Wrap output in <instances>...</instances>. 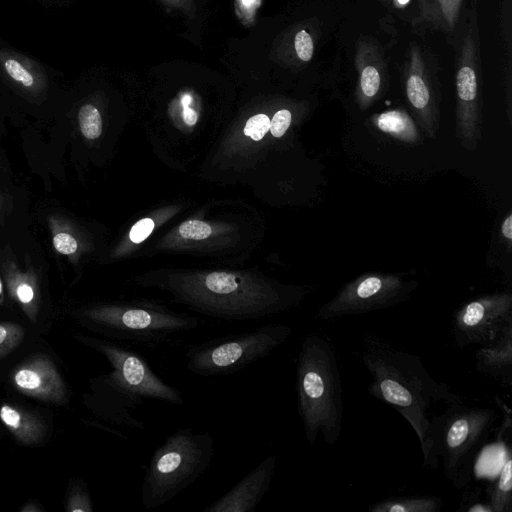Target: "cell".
<instances>
[{
  "instance_id": "cell-1",
  "label": "cell",
  "mask_w": 512,
  "mask_h": 512,
  "mask_svg": "<svg viewBox=\"0 0 512 512\" xmlns=\"http://www.w3.org/2000/svg\"><path fill=\"white\" fill-rule=\"evenodd\" d=\"M360 360L371 378L368 393L393 407L411 425L421 445L423 465L436 469L439 461L431 440L429 410L434 404H459L465 398L436 381L419 356L377 335L368 333L363 337Z\"/></svg>"
},
{
  "instance_id": "cell-2",
  "label": "cell",
  "mask_w": 512,
  "mask_h": 512,
  "mask_svg": "<svg viewBox=\"0 0 512 512\" xmlns=\"http://www.w3.org/2000/svg\"><path fill=\"white\" fill-rule=\"evenodd\" d=\"M295 388L308 444L314 445L321 434L328 445L334 446L342 430L343 388L337 353L327 337L311 333L302 341Z\"/></svg>"
},
{
  "instance_id": "cell-3",
  "label": "cell",
  "mask_w": 512,
  "mask_h": 512,
  "mask_svg": "<svg viewBox=\"0 0 512 512\" xmlns=\"http://www.w3.org/2000/svg\"><path fill=\"white\" fill-rule=\"evenodd\" d=\"M85 343L99 351L112 370L99 378L104 412L114 423L144 429L145 423L131 414L145 399L171 405L184 404L182 392L162 380L147 360L130 347L114 341L88 338Z\"/></svg>"
},
{
  "instance_id": "cell-4",
  "label": "cell",
  "mask_w": 512,
  "mask_h": 512,
  "mask_svg": "<svg viewBox=\"0 0 512 512\" xmlns=\"http://www.w3.org/2000/svg\"><path fill=\"white\" fill-rule=\"evenodd\" d=\"M215 439L210 432L181 428L152 453L140 491L141 504L156 509L194 484L212 463Z\"/></svg>"
},
{
  "instance_id": "cell-5",
  "label": "cell",
  "mask_w": 512,
  "mask_h": 512,
  "mask_svg": "<svg viewBox=\"0 0 512 512\" xmlns=\"http://www.w3.org/2000/svg\"><path fill=\"white\" fill-rule=\"evenodd\" d=\"M497 419L489 407L469 406L465 402L447 405L431 418L434 454L441 461L444 475L461 489L470 482L476 459L486 445Z\"/></svg>"
},
{
  "instance_id": "cell-6",
  "label": "cell",
  "mask_w": 512,
  "mask_h": 512,
  "mask_svg": "<svg viewBox=\"0 0 512 512\" xmlns=\"http://www.w3.org/2000/svg\"><path fill=\"white\" fill-rule=\"evenodd\" d=\"M292 332L287 324L271 323L250 331L211 338L186 349L185 367L202 377L233 374L271 354L291 337Z\"/></svg>"
},
{
  "instance_id": "cell-7",
  "label": "cell",
  "mask_w": 512,
  "mask_h": 512,
  "mask_svg": "<svg viewBox=\"0 0 512 512\" xmlns=\"http://www.w3.org/2000/svg\"><path fill=\"white\" fill-rule=\"evenodd\" d=\"M84 316L91 327L109 338L151 347L172 342L175 336L199 326L193 316L142 304L97 307Z\"/></svg>"
},
{
  "instance_id": "cell-8",
  "label": "cell",
  "mask_w": 512,
  "mask_h": 512,
  "mask_svg": "<svg viewBox=\"0 0 512 512\" xmlns=\"http://www.w3.org/2000/svg\"><path fill=\"white\" fill-rule=\"evenodd\" d=\"M414 288L399 276L367 274L346 284L318 311L323 320L385 309L407 299Z\"/></svg>"
},
{
  "instance_id": "cell-9",
  "label": "cell",
  "mask_w": 512,
  "mask_h": 512,
  "mask_svg": "<svg viewBox=\"0 0 512 512\" xmlns=\"http://www.w3.org/2000/svg\"><path fill=\"white\" fill-rule=\"evenodd\" d=\"M512 323V294L493 293L463 304L453 316L451 332L456 345L464 349L493 340Z\"/></svg>"
},
{
  "instance_id": "cell-10",
  "label": "cell",
  "mask_w": 512,
  "mask_h": 512,
  "mask_svg": "<svg viewBox=\"0 0 512 512\" xmlns=\"http://www.w3.org/2000/svg\"><path fill=\"white\" fill-rule=\"evenodd\" d=\"M456 133L462 146L475 150L481 139V106L476 73V47L471 34L461 46L456 72Z\"/></svg>"
},
{
  "instance_id": "cell-11",
  "label": "cell",
  "mask_w": 512,
  "mask_h": 512,
  "mask_svg": "<svg viewBox=\"0 0 512 512\" xmlns=\"http://www.w3.org/2000/svg\"><path fill=\"white\" fill-rule=\"evenodd\" d=\"M276 460V454L267 455L235 486L205 507L203 512H253L269 490Z\"/></svg>"
},
{
  "instance_id": "cell-12",
  "label": "cell",
  "mask_w": 512,
  "mask_h": 512,
  "mask_svg": "<svg viewBox=\"0 0 512 512\" xmlns=\"http://www.w3.org/2000/svg\"><path fill=\"white\" fill-rule=\"evenodd\" d=\"M17 391L54 404L64 403L66 387L56 365L46 356L34 357L18 366L11 376Z\"/></svg>"
},
{
  "instance_id": "cell-13",
  "label": "cell",
  "mask_w": 512,
  "mask_h": 512,
  "mask_svg": "<svg viewBox=\"0 0 512 512\" xmlns=\"http://www.w3.org/2000/svg\"><path fill=\"white\" fill-rule=\"evenodd\" d=\"M407 99L416 113L421 126L430 137H435L439 126L436 97L429 80L424 61L417 46L410 50L405 76Z\"/></svg>"
},
{
  "instance_id": "cell-14",
  "label": "cell",
  "mask_w": 512,
  "mask_h": 512,
  "mask_svg": "<svg viewBox=\"0 0 512 512\" xmlns=\"http://www.w3.org/2000/svg\"><path fill=\"white\" fill-rule=\"evenodd\" d=\"M475 352L477 372L512 385V323L507 324L490 342L478 346Z\"/></svg>"
},
{
  "instance_id": "cell-15",
  "label": "cell",
  "mask_w": 512,
  "mask_h": 512,
  "mask_svg": "<svg viewBox=\"0 0 512 512\" xmlns=\"http://www.w3.org/2000/svg\"><path fill=\"white\" fill-rule=\"evenodd\" d=\"M355 65L358 72L357 100L365 109L378 96L384 77V64L376 47L367 41L359 42Z\"/></svg>"
},
{
  "instance_id": "cell-16",
  "label": "cell",
  "mask_w": 512,
  "mask_h": 512,
  "mask_svg": "<svg viewBox=\"0 0 512 512\" xmlns=\"http://www.w3.org/2000/svg\"><path fill=\"white\" fill-rule=\"evenodd\" d=\"M512 423L504 421L497 440L504 450V461L498 475L485 488V499L493 512L512 511Z\"/></svg>"
},
{
  "instance_id": "cell-17",
  "label": "cell",
  "mask_w": 512,
  "mask_h": 512,
  "mask_svg": "<svg viewBox=\"0 0 512 512\" xmlns=\"http://www.w3.org/2000/svg\"><path fill=\"white\" fill-rule=\"evenodd\" d=\"M0 420L14 438L24 445L38 444L45 433L42 421L18 406L1 405Z\"/></svg>"
},
{
  "instance_id": "cell-18",
  "label": "cell",
  "mask_w": 512,
  "mask_h": 512,
  "mask_svg": "<svg viewBox=\"0 0 512 512\" xmlns=\"http://www.w3.org/2000/svg\"><path fill=\"white\" fill-rule=\"evenodd\" d=\"M462 0H419V18L431 26L452 32L457 25Z\"/></svg>"
},
{
  "instance_id": "cell-19",
  "label": "cell",
  "mask_w": 512,
  "mask_h": 512,
  "mask_svg": "<svg viewBox=\"0 0 512 512\" xmlns=\"http://www.w3.org/2000/svg\"><path fill=\"white\" fill-rule=\"evenodd\" d=\"M443 507L441 497L435 495H410L388 497L369 506L370 512H438Z\"/></svg>"
},
{
  "instance_id": "cell-20",
  "label": "cell",
  "mask_w": 512,
  "mask_h": 512,
  "mask_svg": "<svg viewBox=\"0 0 512 512\" xmlns=\"http://www.w3.org/2000/svg\"><path fill=\"white\" fill-rule=\"evenodd\" d=\"M374 125L390 136L407 143H416L419 133L413 119L400 109L389 110L373 117Z\"/></svg>"
},
{
  "instance_id": "cell-21",
  "label": "cell",
  "mask_w": 512,
  "mask_h": 512,
  "mask_svg": "<svg viewBox=\"0 0 512 512\" xmlns=\"http://www.w3.org/2000/svg\"><path fill=\"white\" fill-rule=\"evenodd\" d=\"M78 121L85 138L94 140L101 135L102 120L95 106L91 104L83 105L79 110Z\"/></svg>"
},
{
  "instance_id": "cell-22",
  "label": "cell",
  "mask_w": 512,
  "mask_h": 512,
  "mask_svg": "<svg viewBox=\"0 0 512 512\" xmlns=\"http://www.w3.org/2000/svg\"><path fill=\"white\" fill-rule=\"evenodd\" d=\"M25 335L24 328L16 323H0V358L19 346Z\"/></svg>"
},
{
  "instance_id": "cell-23",
  "label": "cell",
  "mask_w": 512,
  "mask_h": 512,
  "mask_svg": "<svg viewBox=\"0 0 512 512\" xmlns=\"http://www.w3.org/2000/svg\"><path fill=\"white\" fill-rule=\"evenodd\" d=\"M457 511L465 512H493L487 500L482 498L479 487H471L462 495Z\"/></svg>"
},
{
  "instance_id": "cell-24",
  "label": "cell",
  "mask_w": 512,
  "mask_h": 512,
  "mask_svg": "<svg viewBox=\"0 0 512 512\" xmlns=\"http://www.w3.org/2000/svg\"><path fill=\"white\" fill-rule=\"evenodd\" d=\"M270 129V119L265 114L252 116L246 122L244 134L255 141L261 140Z\"/></svg>"
},
{
  "instance_id": "cell-25",
  "label": "cell",
  "mask_w": 512,
  "mask_h": 512,
  "mask_svg": "<svg viewBox=\"0 0 512 512\" xmlns=\"http://www.w3.org/2000/svg\"><path fill=\"white\" fill-rule=\"evenodd\" d=\"M294 48L297 57L303 62H309L314 54V39L306 30H299L294 38Z\"/></svg>"
},
{
  "instance_id": "cell-26",
  "label": "cell",
  "mask_w": 512,
  "mask_h": 512,
  "mask_svg": "<svg viewBox=\"0 0 512 512\" xmlns=\"http://www.w3.org/2000/svg\"><path fill=\"white\" fill-rule=\"evenodd\" d=\"M180 235L186 239L201 240L210 236L211 227L200 220H188L179 227Z\"/></svg>"
},
{
  "instance_id": "cell-27",
  "label": "cell",
  "mask_w": 512,
  "mask_h": 512,
  "mask_svg": "<svg viewBox=\"0 0 512 512\" xmlns=\"http://www.w3.org/2000/svg\"><path fill=\"white\" fill-rule=\"evenodd\" d=\"M67 510L69 512H91L92 502L89 494L82 488L75 489L68 498Z\"/></svg>"
},
{
  "instance_id": "cell-28",
  "label": "cell",
  "mask_w": 512,
  "mask_h": 512,
  "mask_svg": "<svg viewBox=\"0 0 512 512\" xmlns=\"http://www.w3.org/2000/svg\"><path fill=\"white\" fill-rule=\"evenodd\" d=\"M7 73L17 82L29 87L33 84L32 75L16 60L8 59L4 63Z\"/></svg>"
},
{
  "instance_id": "cell-29",
  "label": "cell",
  "mask_w": 512,
  "mask_h": 512,
  "mask_svg": "<svg viewBox=\"0 0 512 512\" xmlns=\"http://www.w3.org/2000/svg\"><path fill=\"white\" fill-rule=\"evenodd\" d=\"M292 115L287 109L277 111L270 120V132L274 137H281L291 124Z\"/></svg>"
},
{
  "instance_id": "cell-30",
  "label": "cell",
  "mask_w": 512,
  "mask_h": 512,
  "mask_svg": "<svg viewBox=\"0 0 512 512\" xmlns=\"http://www.w3.org/2000/svg\"><path fill=\"white\" fill-rule=\"evenodd\" d=\"M153 228V220H151L150 218L141 219L133 225L129 237L132 240V242L140 243L151 234Z\"/></svg>"
},
{
  "instance_id": "cell-31",
  "label": "cell",
  "mask_w": 512,
  "mask_h": 512,
  "mask_svg": "<svg viewBox=\"0 0 512 512\" xmlns=\"http://www.w3.org/2000/svg\"><path fill=\"white\" fill-rule=\"evenodd\" d=\"M55 249L65 255L73 254L77 250L76 240L67 233H58L53 238Z\"/></svg>"
},
{
  "instance_id": "cell-32",
  "label": "cell",
  "mask_w": 512,
  "mask_h": 512,
  "mask_svg": "<svg viewBox=\"0 0 512 512\" xmlns=\"http://www.w3.org/2000/svg\"><path fill=\"white\" fill-rule=\"evenodd\" d=\"M183 106V120L184 122L189 125V126H192L194 125L197 120H198V116H197V113L192 110L189 105H182Z\"/></svg>"
},
{
  "instance_id": "cell-33",
  "label": "cell",
  "mask_w": 512,
  "mask_h": 512,
  "mask_svg": "<svg viewBox=\"0 0 512 512\" xmlns=\"http://www.w3.org/2000/svg\"><path fill=\"white\" fill-rule=\"evenodd\" d=\"M501 233L508 241L512 239V214H508L501 226Z\"/></svg>"
},
{
  "instance_id": "cell-34",
  "label": "cell",
  "mask_w": 512,
  "mask_h": 512,
  "mask_svg": "<svg viewBox=\"0 0 512 512\" xmlns=\"http://www.w3.org/2000/svg\"><path fill=\"white\" fill-rule=\"evenodd\" d=\"M41 509L35 503L26 504L23 508H21V512H39Z\"/></svg>"
},
{
  "instance_id": "cell-35",
  "label": "cell",
  "mask_w": 512,
  "mask_h": 512,
  "mask_svg": "<svg viewBox=\"0 0 512 512\" xmlns=\"http://www.w3.org/2000/svg\"><path fill=\"white\" fill-rule=\"evenodd\" d=\"M410 0H393V4L396 8L402 9L409 4Z\"/></svg>"
},
{
  "instance_id": "cell-36",
  "label": "cell",
  "mask_w": 512,
  "mask_h": 512,
  "mask_svg": "<svg viewBox=\"0 0 512 512\" xmlns=\"http://www.w3.org/2000/svg\"><path fill=\"white\" fill-rule=\"evenodd\" d=\"M242 1H243V3H244L246 6H250V5H252V4H253V2H254L255 0H242Z\"/></svg>"
},
{
  "instance_id": "cell-37",
  "label": "cell",
  "mask_w": 512,
  "mask_h": 512,
  "mask_svg": "<svg viewBox=\"0 0 512 512\" xmlns=\"http://www.w3.org/2000/svg\"><path fill=\"white\" fill-rule=\"evenodd\" d=\"M2 292H3V288H2V283L0 280V303L2 302Z\"/></svg>"
}]
</instances>
